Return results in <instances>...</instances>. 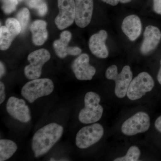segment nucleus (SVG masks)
<instances>
[{"instance_id":"f257e3e1","label":"nucleus","mask_w":161,"mask_h":161,"mask_svg":"<svg viewBox=\"0 0 161 161\" xmlns=\"http://www.w3.org/2000/svg\"><path fill=\"white\" fill-rule=\"evenodd\" d=\"M63 132V126L55 123L47 124L38 130L31 142L35 157H40L48 152L61 138Z\"/></svg>"},{"instance_id":"f03ea898","label":"nucleus","mask_w":161,"mask_h":161,"mask_svg":"<svg viewBox=\"0 0 161 161\" xmlns=\"http://www.w3.org/2000/svg\"><path fill=\"white\" fill-rule=\"evenodd\" d=\"M100 96L95 92H90L84 97L85 107L80 110L78 119L85 124L95 123L100 120L103 114V109L99 104Z\"/></svg>"},{"instance_id":"7ed1b4c3","label":"nucleus","mask_w":161,"mask_h":161,"mask_svg":"<svg viewBox=\"0 0 161 161\" xmlns=\"http://www.w3.org/2000/svg\"><path fill=\"white\" fill-rule=\"evenodd\" d=\"M54 89V85L49 78H37L25 84L21 90L23 98L32 103L38 98L50 95Z\"/></svg>"},{"instance_id":"20e7f679","label":"nucleus","mask_w":161,"mask_h":161,"mask_svg":"<svg viewBox=\"0 0 161 161\" xmlns=\"http://www.w3.org/2000/svg\"><path fill=\"white\" fill-rule=\"evenodd\" d=\"M105 77L109 80H115V93L118 98H122L127 95L132 78V73L130 66H124L121 73L119 74L117 67L111 65L107 69Z\"/></svg>"},{"instance_id":"39448f33","label":"nucleus","mask_w":161,"mask_h":161,"mask_svg":"<svg viewBox=\"0 0 161 161\" xmlns=\"http://www.w3.org/2000/svg\"><path fill=\"white\" fill-rule=\"evenodd\" d=\"M50 58L49 52L44 48L37 50L31 53L27 57L30 64L24 68V74L26 78L30 80L40 78L43 65Z\"/></svg>"},{"instance_id":"423d86ee","label":"nucleus","mask_w":161,"mask_h":161,"mask_svg":"<svg viewBox=\"0 0 161 161\" xmlns=\"http://www.w3.org/2000/svg\"><path fill=\"white\" fill-rule=\"evenodd\" d=\"M154 86L152 77L147 72H142L131 81L127 91V97L131 100H137L151 92Z\"/></svg>"},{"instance_id":"0eeeda50","label":"nucleus","mask_w":161,"mask_h":161,"mask_svg":"<svg viewBox=\"0 0 161 161\" xmlns=\"http://www.w3.org/2000/svg\"><path fill=\"white\" fill-rule=\"evenodd\" d=\"M103 134V128L100 124H93L84 127L76 135V146L80 149H86L98 142Z\"/></svg>"},{"instance_id":"6e6552de","label":"nucleus","mask_w":161,"mask_h":161,"mask_svg":"<svg viewBox=\"0 0 161 161\" xmlns=\"http://www.w3.org/2000/svg\"><path fill=\"white\" fill-rule=\"evenodd\" d=\"M150 126L148 114L145 112H138L124 122L121 131L124 135L132 136L147 132Z\"/></svg>"},{"instance_id":"1a4fd4ad","label":"nucleus","mask_w":161,"mask_h":161,"mask_svg":"<svg viewBox=\"0 0 161 161\" xmlns=\"http://www.w3.org/2000/svg\"><path fill=\"white\" fill-rule=\"evenodd\" d=\"M58 6L59 14L55 18V23L61 30L70 26L75 21V1L58 0Z\"/></svg>"},{"instance_id":"9d476101","label":"nucleus","mask_w":161,"mask_h":161,"mask_svg":"<svg viewBox=\"0 0 161 161\" xmlns=\"http://www.w3.org/2000/svg\"><path fill=\"white\" fill-rule=\"evenodd\" d=\"M6 109L10 116L22 123H27L31 119L30 110L23 99L12 96L6 103Z\"/></svg>"},{"instance_id":"9b49d317","label":"nucleus","mask_w":161,"mask_h":161,"mask_svg":"<svg viewBox=\"0 0 161 161\" xmlns=\"http://www.w3.org/2000/svg\"><path fill=\"white\" fill-rule=\"evenodd\" d=\"M90 58L86 54H81L72 64V68L76 78L79 80H91L96 73L94 67L90 65Z\"/></svg>"},{"instance_id":"f8f14e48","label":"nucleus","mask_w":161,"mask_h":161,"mask_svg":"<svg viewBox=\"0 0 161 161\" xmlns=\"http://www.w3.org/2000/svg\"><path fill=\"white\" fill-rule=\"evenodd\" d=\"M75 22L80 28H84L89 24L93 14V0H75Z\"/></svg>"},{"instance_id":"ddd939ff","label":"nucleus","mask_w":161,"mask_h":161,"mask_svg":"<svg viewBox=\"0 0 161 161\" xmlns=\"http://www.w3.org/2000/svg\"><path fill=\"white\" fill-rule=\"evenodd\" d=\"M71 38V33L68 31H64L60 34V39L53 42L54 49L59 58L62 59L68 55L76 56L81 53V50L78 47L68 46Z\"/></svg>"},{"instance_id":"4468645a","label":"nucleus","mask_w":161,"mask_h":161,"mask_svg":"<svg viewBox=\"0 0 161 161\" xmlns=\"http://www.w3.org/2000/svg\"><path fill=\"white\" fill-rule=\"evenodd\" d=\"M108 37L106 31L102 30L90 38L89 47L91 52L96 57L104 59L108 56V51L105 44Z\"/></svg>"},{"instance_id":"2eb2a0df","label":"nucleus","mask_w":161,"mask_h":161,"mask_svg":"<svg viewBox=\"0 0 161 161\" xmlns=\"http://www.w3.org/2000/svg\"><path fill=\"white\" fill-rule=\"evenodd\" d=\"M144 39L141 47V51L147 55L156 48L161 39V32L158 27L148 26L144 32Z\"/></svg>"},{"instance_id":"dca6fc26","label":"nucleus","mask_w":161,"mask_h":161,"mask_svg":"<svg viewBox=\"0 0 161 161\" xmlns=\"http://www.w3.org/2000/svg\"><path fill=\"white\" fill-rule=\"evenodd\" d=\"M125 35L131 41H135L140 36L142 23L140 18L136 15H130L124 19L121 26Z\"/></svg>"},{"instance_id":"f3484780","label":"nucleus","mask_w":161,"mask_h":161,"mask_svg":"<svg viewBox=\"0 0 161 161\" xmlns=\"http://www.w3.org/2000/svg\"><path fill=\"white\" fill-rule=\"evenodd\" d=\"M47 23L42 20H37L31 25V31L34 44L41 46L45 43L48 38V31L47 29Z\"/></svg>"},{"instance_id":"a211bd4d","label":"nucleus","mask_w":161,"mask_h":161,"mask_svg":"<svg viewBox=\"0 0 161 161\" xmlns=\"http://www.w3.org/2000/svg\"><path fill=\"white\" fill-rule=\"evenodd\" d=\"M18 149L17 144L8 139L0 140V161H4L11 158Z\"/></svg>"},{"instance_id":"6ab92c4d","label":"nucleus","mask_w":161,"mask_h":161,"mask_svg":"<svg viewBox=\"0 0 161 161\" xmlns=\"http://www.w3.org/2000/svg\"><path fill=\"white\" fill-rule=\"evenodd\" d=\"M15 37L6 26H1L0 28V49L1 50L8 49Z\"/></svg>"},{"instance_id":"aec40b11","label":"nucleus","mask_w":161,"mask_h":161,"mask_svg":"<svg viewBox=\"0 0 161 161\" xmlns=\"http://www.w3.org/2000/svg\"><path fill=\"white\" fill-rule=\"evenodd\" d=\"M141 156V151L138 147L132 146L130 147L126 154L123 157L117 158L114 161H137Z\"/></svg>"},{"instance_id":"412c9836","label":"nucleus","mask_w":161,"mask_h":161,"mask_svg":"<svg viewBox=\"0 0 161 161\" xmlns=\"http://www.w3.org/2000/svg\"><path fill=\"white\" fill-rule=\"evenodd\" d=\"M28 6L37 11L38 14L43 16L48 10L47 5L44 0H29L27 3Z\"/></svg>"},{"instance_id":"4be33fe9","label":"nucleus","mask_w":161,"mask_h":161,"mask_svg":"<svg viewBox=\"0 0 161 161\" xmlns=\"http://www.w3.org/2000/svg\"><path fill=\"white\" fill-rule=\"evenodd\" d=\"M30 17L29 9L26 8H23L18 12L16 16V19L19 21L22 27V32L26 29L28 25Z\"/></svg>"},{"instance_id":"5701e85b","label":"nucleus","mask_w":161,"mask_h":161,"mask_svg":"<svg viewBox=\"0 0 161 161\" xmlns=\"http://www.w3.org/2000/svg\"><path fill=\"white\" fill-rule=\"evenodd\" d=\"M5 26L9 31L16 37L22 31V27L19 21L14 18H9L6 21Z\"/></svg>"},{"instance_id":"b1692460","label":"nucleus","mask_w":161,"mask_h":161,"mask_svg":"<svg viewBox=\"0 0 161 161\" xmlns=\"http://www.w3.org/2000/svg\"><path fill=\"white\" fill-rule=\"evenodd\" d=\"M2 2V9L6 14H9L16 9L18 0H1Z\"/></svg>"},{"instance_id":"393cba45","label":"nucleus","mask_w":161,"mask_h":161,"mask_svg":"<svg viewBox=\"0 0 161 161\" xmlns=\"http://www.w3.org/2000/svg\"><path fill=\"white\" fill-rule=\"evenodd\" d=\"M6 93H5V86L2 81L0 82V104L4 102L6 99Z\"/></svg>"},{"instance_id":"a878e982","label":"nucleus","mask_w":161,"mask_h":161,"mask_svg":"<svg viewBox=\"0 0 161 161\" xmlns=\"http://www.w3.org/2000/svg\"><path fill=\"white\" fill-rule=\"evenodd\" d=\"M153 9L156 13L161 14V0H153Z\"/></svg>"},{"instance_id":"bb28decb","label":"nucleus","mask_w":161,"mask_h":161,"mask_svg":"<svg viewBox=\"0 0 161 161\" xmlns=\"http://www.w3.org/2000/svg\"><path fill=\"white\" fill-rule=\"evenodd\" d=\"M155 126L159 132H161V116L157 119L155 122Z\"/></svg>"},{"instance_id":"cd10ccee","label":"nucleus","mask_w":161,"mask_h":161,"mask_svg":"<svg viewBox=\"0 0 161 161\" xmlns=\"http://www.w3.org/2000/svg\"><path fill=\"white\" fill-rule=\"evenodd\" d=\"M6 73V68L3 62L0 63V78H2Z\"/></svg>"},{"instance_id":"c85d7f7f","label":"nucleus","mask_w":161,"mask_h":161,"mask_svg":"<svg viewBox=\"0 0 161 161\" xmlns=\"http://www.w3.org/2000/svg\"><path fill=\"white\" fill-rule=\"evenodd\" d=\"M103 2L107 3V4H109L112 6H116L118 4L119 0H101Z\"/></svg>"},{"instance_id":"c756f323","label":"nucleus","mask_w":161,"mask_h":161,"mask_svg":"<svg viewBox=\"0 0 161 161\" xmlns=\"http://www.w3.org/2000/svg\"><path fill=\"white\" fill-rule=\"evenodd\" d=\"M160 68L159 70L158 71V75L157 76V78L159 83L161 85V60H160Z\"/></svg>"},{"instance_id":"7c9ffc66","label":"nucleus","mask_w":161,"mask_h":161,"mask_svg":"<svg viewBox=\"0 0 161 161\" xmlns=\"http://www.w3.org/2000/svg\"><path fill=\"white\" fill-rule=\"evenodd\" d=\"M131 0H119V2L122 3H129Z\"/></svg>"},{"instance_id":"2f4dec72","label":"nucleus","mask_w":161,"mask_h":161,"mask_svg":"<svg viewBox=\"0 0 161 161\" xmlns=\"http://www.w3.org/2000/svg\"><path fill=\"white\" fill-rule=\"evenodd\" d=\"M50 161H56V160H55V159L53 158H51Z\"/></svg>"},{"instance_id":"473e14b6","label":"nucleus","mask_w":161,"mask_h":161,"mask_svg":"<svg viewBox=\"0 0 161 161\" xmlns=\"http://www.w3.org/2000/svg\"><path fill=\"white\" fill-rule=\"evenodd\" d=\"M23 1V0H18L19 2H21V1Z\"/></svg>"}]
</instances>
